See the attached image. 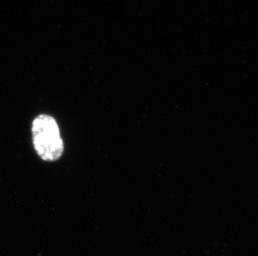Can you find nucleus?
I'll return each instance as SVG.
<instances>
[{
    "instance_id": "f257e3e1",
    "label": "nucleus",
    "mask_w": 258,
    "mask_h": 256,
    "mask_svg": "<svg viewBox=\"0 0 258 256\" xmlns=\"http://www.w3.org/2000/svg\"><path fill=\"white\" fill-rule=\"evenodd\" d=\"M32 143L38 157L47 162H57L64 153L58 122L54 116L41 113L31 123Z\"/></svg>"
}]
</instances>
